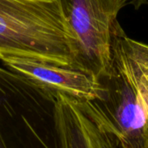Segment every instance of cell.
I'll list each match as a JSON object with an SVG mask.
<instances>
[{"instance_id": "5", "label": "cell", "mask_w": 148, "mask_h": 148, "mask_svg": "<svg viewBox=\"0 0 148 148\" xmlns=\"http://www.w3.org/2000/svg\"><path fill=\"white\" fill-rule=\"evenodd\" d=\"M57 95L61 148H126L92 101Z\"/></svg>"}, {"instance_id": "3", "label": "cell", "mask_w": 148, "mask_h": 148, "mask_svg": "<svg viewBox=\"0 0 148 148\" xmlns=\"http://www.w3.org/2000/svg\"><path fill=\"white\" fill-rule=\"evenodd\" d=\"M57 95L0 67V148H61Z\"/></svg>"}, {"instance_id": "1", "label": "cell", "mask_w": 148, "mask_h": 148, "mask_svg": "<svg viewBox=\"0 0 148 148\" xmlns=\"http://www.w3.org/2000/svg\"><path fill=\"white\" fill-rule=\"evenodd\" d=\"M92 102L126 148H148V65L133 52L118 23L110 65Z\"/></svg>"}, {"instance_id": "2", "label": "cell", "mask_w": 148, "mask_h": 148, "mask_svg": "<svg viewBox=\"0 0 148 148\" xmlns=\"http://www.w3.org/2000/svg\"><path fill=\"white\" fill-rule=\"evenodd\" d=\"M75 43L57 0H0V60L72 67Z\"/></svg>"}, {"instance_id": "4", "label": "cell", "mask_w": 148, "mask_h": 148, "mask_svg": "<svg viewBox=\"0 0 148 148\" xmlns=\"http://www.w3.org/2000/svg\"><path fill=\"white\" fill-rule=\"evenodd\" d=\"M75 39L71 69L99 81L107 72L112 54L117 16L129 0H57Z\"/></svg>"}, {"instance_id": "6", "label": "cell", "mask_w": 148, "mask_h": 148, "mask_svg": "<svg viewBox=\"0 0 148 148\" xmlns=\"http://www.w3.org/2000/svg\"><path fill=\"white\" fill-rule=\"evenodd\" d=\"M2 61L7 69L56 93L90 101L99 96L100 83L82 71L26 57L10 56Z\"/></svg>"}, {"instance_id": "7", "label": "cell", "mask_w": 148, "mask_h": 148, "mask_svg": "<svg viewBox=\"0 0 148 148\" xmlns=\"http://www.w3.org/2000/svg\"><path fill=\"white\" fill-rule=\"evenodd\" d=\"M128 42L134 55L148 65V44L135 41L130 37L128 38Z\"/></svg>"}, {"instance_id": "8", "label": "cell", "mask_w": 148, "mask_h": 148, "mask_svg": "<svg viewBox=\"0 0 148 148\" xmlns=\"http://www.w3.org/2000/svg\"><path fill=\"white\" fill-rule=\"evenodd\" d=\"M129 4H132L135 9H139L143 5H148V0H129Z\"/></svg>"}]
</instances>
